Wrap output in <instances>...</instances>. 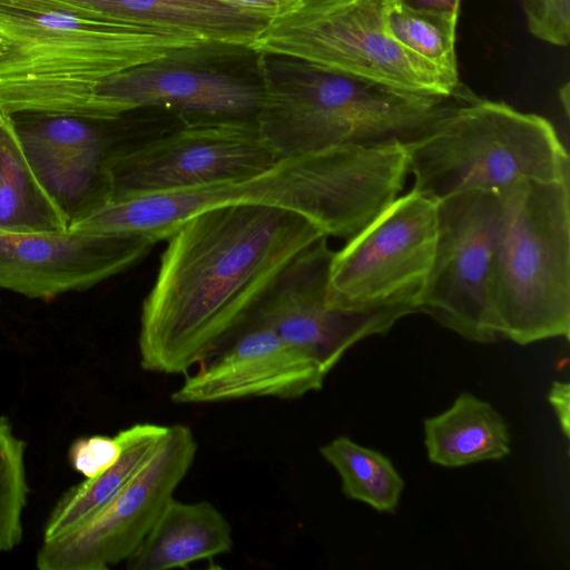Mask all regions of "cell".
<instances>
[{"label":"cell","instance_id":"6da1fadb","mask_svg":"<svg viewBox=\"0 0 570 570\" xmlns=\"http://www.w3.org/2000/svg\"><path fill=\"white\" fill-rule=\"evenodd\" d=\"M324 236L306 216L265 204L217 206L183 222L168 236L142 302L141 367L186 374L208 360L244 326L291 262Z\"/></svg>","mask_w":570,"mask_h":570},{"label":"cell","instance_id":"7a4b0ae2","mask_svg":"<svg viewBox=\"0 0 570 570\" xmlns=\"http://www.w3.org/2000/svg\"><path fill=\"white\" fill-rule=\"evenodd\" d=\"M407 174L403 142L334 147L281 157L244 179L114 199L71 228L138 233L157 243L197 213L254 203L297 212L327 236L350 239L399 197Z\"/></svg>","mask_w":570,"mask_h":570},{"label":"cell","instance_id":"3957f363","mask_svg":"<svg viewBox=\"0 0 570 570\" xmlns=\"http://www.w3.org/2000/svg\"><path fill=\"white\" fill-rule=\"evenodd\" d=\"M0 109L112 121L125 112L99 87L128 68L205 46L200 40L91 19L45 0H0Z\"/></svg>","mask_w":570,"mask_h":570},{"label":"cell","instance_id":"277c9868","mask_svg":"<svg viewBox=\"0 0 570 570\" xmlns=\"http://www.w3.org/2000/svg\"><path fill=\"white\" fill-rule=\"evenodd\" d=\"M258 66L263 102L255 122L279 157L406 144L463 98L401 90L284 56L262 53Z\"/></svg>","mask_w":570,"mask_h":570},{"label":"cell","instance_id":"5b68a950","mask_svg":"<svg viewBox=\"0 0 570 570\" xmlns=\"http://www.w3.org/2000/svg\"><path fill=\"white\" fill-rule=\"evenodd\" d=\"M405 147L412 189L434 202L470 189L504 194L528 180L570 181L568 151L548 119L472 95Z\"/></svg>","mask_w":570,"mask_h":570},{"label":"cell","instance_id":"8992f818","mask_svg":"<svg viewBox=\"0 0 570 570\" xmlns=\"http://www.w3.org/2000/svg\"><path fill=\"white\" fill-rule=\"evenodd\" d=\"M570 181L528 180L509 193L492 272L502 338L527 345L570 334Z\"/></svg>","mask_w":570,"mask_h":570},{"label":"cell","instance_id":"52a82bcc","mask_svg":"<svg viewBox=\"0 0 570 570\" xmlns=\"http://www.w3.org/2000/svg\"><path fill=\"white\" fill-rule=\"evenodd\" d=\"M392 0H303L274 18L250 50L304 60L411 92L463 97L454 81L384 29Z\"/></svg>","mask_w":570,"mask_h":570},{"label":"cell","instance_id":"ba28073f","mask_svg":"<svg viewBox=\"0 0 570 570\" xmlns=\"http://www.w3.org/2000/svg\"><path fill=\"white\" fill-rule=\"evenodd\" d=\"M509 193L470 189L436 202V240L419 312L462 337H501L492 304V272Z\"/></svg>","mask_w":570,"mask_h":570},{"label":"cell","instance_id":"9c48e42d","mask_svg":"<svg viewBox=\"0 0 570 570\" xmlns=\"http://www.w3.org/2000/svg\"><path fill=\"white\" fill-rule=\"evenodd\" d=\"M435 240L436 202L413 189L397 197L333 253L328 306L351 312L407 307L417 313Z\"/></svg>","mask_w":570,"mask_h":570},{"label":"cell","instance_id":"30bf717a","mask_svg":"<svg viewBox=\"0 0 570 570\" xmlns=\"http://www.w3.org/2000/svg\"><path fill=\"white\" fill-rule=\"evenodd\" d=\"M279 158L254 120L191 124L111 153V200L248 178Z\"/></svg>","mask_w":570,"mask_h":570},{"label":"cell","instance_id":"8fae6325","mask_svg":"<svg viewBox=\"0 0 570 570\" xmlns=\"http://www.w3.org/2000/svg\"><path fill=\"white\" fill-rule=\"evenodd\" d=\"M196 452L188 426H169L155 454L109 504L81 525L42 540L38 569L106 570L126 561L174 498Z\"/></svg>","mask_w":570,"mask_h":570},{"label":"cell","instance_id":"7c38bea8","mask_svg":"<svg viewBox=\"0 0 570 570\" xmlns=\"http://www.w3.org/2000/svg\"><path fill=\"white\" fill-rule=\"evenodd\" d=\"M333 253L327 236L303 250L283 271L244 324L271 328L325 375L355 343L385 334L400 318L414 313L407 307L351 312L328 306L326 289Z\"/></svg>","mask_w":570,"mask_h":570},{"label":"cell","instance_id":"4fadbf2b","mask_svg":"<svg viewBox=\"0 0 570 570\" xmlns=\"http://www.w3.org/2000/svg\"><path fill=\"white\" fill-rule=\"evenodd\" d=\"M155 244L130 232H14L0 227V288L38 299L85 291L128 269Z\"/></svg>","mask_w":570,"mask_h":570},{"label":"cell","instance_id":"5bb4252c","mask_svg":"<svg viewBox=\"0 0 570 570\" xmlns=\"http://www.w3.org/2000/svg\"><path fill=\"white\" fill-rule=\"evenodd\" d=\"M325 375L274 331L246 325L171 394L177 404L252 397L292 400L322 389Z\"/></svg>","mask_w":570,"mask_h":570},{"label":"cell","instance_id":"9a60e30c","mask_svg":"<svg viewBox=\"0 0 570 570\" xmlns=\"http://www.w3.org/2000/svg\"><path fill=\"white\" fill-rule=\"evenodd\" d=\"M27 158L69 226L111 200L108 138L92 120L58 115L13 116Z\"/></svg>","mask_w":570,"mask_h":570},{"label":"cell","instance_id":"2e32d148","mask_svg":"<svg viewBox=\"0 0 570 570\" xmlns=\"http://www.w3.org/2000/svg\"><path fill=\"white\" fill-rule=\"evenodd\" d=\"M168 59L109 77L99 87V96L125 112L154 107L215 120L255 121L263 102L261 85L229 73L175 65Z\"/></svg>","mask_w":570,"mask_h":570},{"label":"cell","instance_id":"e0dca14e","mask_svg":"<svg viewBox=\"0 0 570 570\" xmlns=\"http://www.w3.org/2000/svg\"><path fill=\"white\" fill-rule=\"evenodd\" d=\"M68 12L196 38L205 45L248 48L273 20L222 0H45Z\"/></svg>","mask_w":570,"mask_h":570},{"label":"cell","instance_id":"ac0fdd59","mask_svg":"<svg viewBox=\"0 0 570 570\" xmlns=\"http://www.w3.org/2000/svg\"><path fill=\"white\" fill-rule=\"evenodd\" d=\"M233 548L232 528L210 502H168L145 539L126 560L129 570L185 568L225 554Z\"/></svg>","mask_w":570,"mask_h":570},{"label":"cell","instance_id":"d6986e66","mask_svg":"<svg viewBox=\"0 0 570 570\" xmlns=\"http://www.w3.org/2000/svg\"><path fill=\"white\" fill-rule=\"evenodd\" d=\"M424 445L430 462L459 468L510 454L509 428L488 402L461 393L444 412L424 423Z\"/></svg>","mask_w":570,"mask_h":570},{"label":"cell","instance_id":"ffe728a7","mask_svg":"<svg viewBox=\"0 0 570 570\" xmlns=\"http://www.w3.org/2000/svg\"><path fill=\"white\" fill-rule=\"evenodd\" d=\"M169 426L136 423L116 435L121 454L107 470L72 487L53 507L43 540L61 535L90 520L109 504L155 454Z\"/></svg>","mask_w":570,"mask_h":570},{"label":"cell","instance_id":"44dd1931","mask_svg":"<svg viewBox=\"0 0 570 570\" xmlns=\"http://www.w3.org/2000/svg\"><path fill=\"white\" fill-rule=\"evenodd\" d=\"M0 227L61 232L69 220L37 178L11 114L0 109Z\"/></svg>","mask_w":570,"mask_h":570},{"label":"cell","instance_id":"7402d4cb","mask_svg":"<svg viewBox=\"0 0 570 570\" xmlns=\"http://www.w3.org/2000/svg\"><path fill=\"white\" fill-rule=\"evenodd\" d=\"M320 453L338 473L347 499L364 502L379 512L395 511L404 481L389 458L347 436L333 439Z\"/></svg>","mask_w":570,"mask_h":570},{"label":"cell","instance_id":"603a6c76","mask_svg":"<svg viewBox=\"0 0 570 570\" xmlns=\"http://www.w3.org/2000/svg\"><path fill=\"white\" fill-rule=\"evenodd\" d=\"M456 17L407 10L392 3L384 29L403 48L459 81L455 53Z\"/></svg>","mask_w":570,"mask_h":570},{"label":"cell","instance_id":"cb8c5ba5","mask_svg":"<svg viewBox=\"0 0 570 570\" xmlns=\"http://www.w3.org/2000/svg\"><path fill=\"white\" fill-rule=\"evenodd\" d=\"M27 444L0 416V553L14 549L22 540V514L28 502L26 472Z\"/></svg>","mask_w":570,"mask_h":570},{"label":"cell","instance_id":"d4e9b609","mask_svg":"<svg viewBox=\"0 0 570 570\" xmlns=\"http://www.w3.org/2000/svg\"><path fill=\"white\" fill-rule=\"evenodd\" d=\"M529 31L554 46L570 40V0H522Z\"/></svg>","mask_w":570,"mask_h":570},{"label":"cell","instance_id":"484cf974","mask_svg":"<svg viewBox=\"0 0 570 570\" xmlns=\"http://www.w3.org/2000/svg\"><path fill=\"white\" fill-rule=\"evenodd\" d=\"M120 454L121 443L117 435H90L72 442L68 459L76 472L91 479L110 468Z\"/></svg>","mask_w":570,"mask_h":570},{"label":"cell","instance_id":"4316f807","mask_svg":"<svg viewBox=\"0 0 570 570\" xmlns=\"http://www.w3.org/2000/svg\"><path fill=\"white\" fill-rule=\"evenodd\" d=\"M548 401L558 417L563 435L570 436V384L556 381L549 391Z\"/></svg>","mask_w":570,"mask_h":570},{"label":"cell","instance_id":"83f0119b","mask_svg":"<svg viewBox=\"0 0 570 570\" xmlns=\"http://www.w3.org/2000/svg\"><path fill=\"white\" fill-rule=\"evenodd\" d=\"M244 9L263 13L272 19L297 8L303 0H222Z\"/></svg>","mask_w":570,"mask_h":570},{"label":"cell","instance_id":"f1b7e54d","mask_svg":"<svg viewBox=\"0 0 570 570\" xmlns=\"http://www.w3.org/2000/svg\"><path fill=\"white\" fill-rule=\"evenodd\" d=\"M397 7L449 17L459 16L461 0H392Z\"/></svg>","mask_w":570,"mask_h":570},{"label":"cell","instance_id":"f546056e","mask_svg":"<svg viewBox=\"0 0 570 570\" xmlns=\"http://www.w3.org/2000/svg\"><path fill=\"white\" fill-rule=\"evenodd\" d=\"M560 99L564 107L566 114L569 115V83H566L564 87L561 88Z\"/></svg>","mask_w":570,"mask_h":570},{"label":"cell","instance_id":"4dcf8cb0","mask_svg":"<svg viewBox=\"0 0 570 570\" xmlns=\"http://www.w3.org/2000/svg\"><path fill=\"white\" fill-rule=\"evenodd\" d=\"M9 49V46L8 43L6 42V40L0 37V57L3 56Z\"/></svg>","mask_w":570,"mask_h":570}]
</instances>
